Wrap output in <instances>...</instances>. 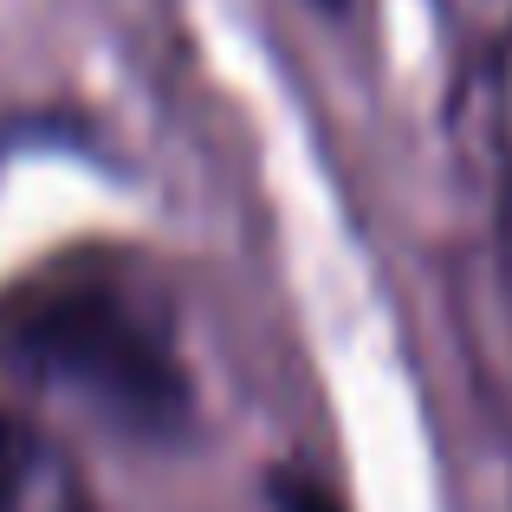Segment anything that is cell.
<instances>
[{
	"label": "cell",
	"mask_w": 512,
	"mask_h": 512,
	"mask_svg": "<svg viewBox=\"0 0 512 512\" xmlns=\"http://www.w3.org/2000/svg\"><path fill=\"white\" fill-rule=\"evenodd\" d=\"M0 396L65 409L143 454H182L208 435L169 286L104 247L0 286Z\"/></svg>",
	"instance_id": "cell-1"
},
{
	"label": "cell",
	"mask_w": 512,
	"mask_h": 512,
	"mask_svg": "<svg viewBox=\"0 0 512 512\" xmlns=\"http://www.w3.org/2000/svg\"><path fill=\"white\" fill-rule=\"evenodd\" d=\"M305 7L325 13V20H350V7H357V0H305Z\"/></svg>",
	"instance_id": "cell-4"
},
{
	"label": "cell",
	"mask_w": 512,
	"mask_h": 512,
	"mask_svg": "<svg viewBox=\"0 0 512 512\" xmlns=\"http://www.w3.org/2000/svg\"><path fill=\"white\" fill-rule=\"evenodd\" d=\"M260 500L266 512H350L344 493L331 487L325 474H312L305 461H273L260 474Z\"/></svg>",
	"instance_id": "cell-3"
},
{
	"label": "cell",
	"mask_w": 512,
	"mask_h": 512,
	"mask_svg": "<svg viewBox=\"0 0 512 512\" xmlns=\"http://www.w3.org/2000/svg\"><path fill=\"white\" fill-rule=\"evenodd\" d=\"M0 512H104L85 461L13 396H0Z\"/></svg>",
	"instance_id": "cell-2"
}]
</instances>
